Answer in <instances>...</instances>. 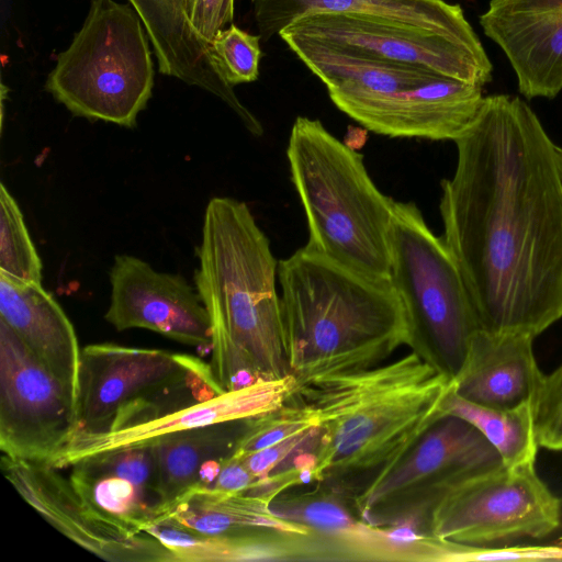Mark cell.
Wrapping results in <instances>:
<instances>
[{
  "mask_svg": "<svg viewBox=\"0 0 562 562\" xmlns=\"http://www.w3.org/2000/svg\"><path fill=\"white\" fill-rule=\"evenodd\" d=\"M270 509L315 535L325 561H412L416 552L414 540L367 524L349 501L318 485L286 490L270 501Z\"/></svg>",
  "mask_w": 562,
  "mask_h": 562,
  "instance_id": "cell-18",
  "label": "cell"
},
{
  "mask_svg": "<svg viewBox=\"0 0 562 562\" xmlns=\"http://www.w3.org/2000/svg\"><path fill=\"white\" fill-rule=\"evenodd\" d=\"M295 389L296 380L292 374L261 379L102 432L75 434L48 464L60 470L88 457L148 447L175 432L252 418L286 404Z\"/></svg>",
  "mask_w": 562,
  "mask_h": 562,
  "instance_id": "cell-15",
  "label": "cell"
},
{
  "mask_svg": "<svg viewBox=\"0 0 562 562\" xmlns=\"http://www.w3.org/2000/svg\"><path fill=\"white\" fill-rule=\"evenodd\" d=\"M257 481L240 459L231 456L223 461L216 477L206 488L228 493L247 492Z\"/></svg>",
  "mask_w": 562,
  "mask_h": 562,
  "instance_id": "cell-34",
  "label": "cell"
},
{
  "mask_svg": "<svg viewBox=\"0 0 562 562\" xmlns=\"http://www.w3.org/2000/svg\"><path fill=\"white\" fill-rule=\"evenodd\" d=\"M441 182L442 239L480 327L537 337L562 318L558 146L520 98L484 97Z\"/></svg>",
  "mask_w": 562,
  "mask_h": 562,
  "instance_id": "cell-1",
  "label": "cell"
},
{
  "mask_svg": "<svg viewBox=\"0 0 562 562\" xmlns=\"http://www.w3.org/2000/svg\"><path fill=\"white\" fill-rule=\"evenodd\" d=\"M104 318L116 330L143 328L181 344L211 350V322L201 297L180 274L156 271L146 261L116 255Z\"/></svg>",
  "mask_w": 562,
  "mask_h": 562,
  "instance_id": "cell-16",
  "label": "cell"
},
{
  "mask_svg": "<svg viewBox=\"0 0 562 562\" xmlns=\"http://www.w3.org/2000/svg\"><path fill=\"white\" fill-rule=\"evenodd\" d=\"M259 35L232 24L211 42V50L222 77L232 86L249 83L259 77L261 58Z\"/></svg>",
  "mask_w": 562,
  "mask_h": 562,
  "instance_id": "cell-31",
  "label": "cell"
},
{
  "mask_svg": "<svg viewBox=\"0 0 562 562\" xmlns=\"http://www.w3.org/2000/svg\"><path fill=\"white\" fill-rule=\"evenodd\" d=\"M77 428V402L0 319V450L48 463Z\"/></svg>",
  "mask_w": 562,
  "mask_h": 562,
  "instance_id": "cell-11",
  "label": "cell"
},
{
  "mask_svg": "<svg viewBox=\"0 0 562 562\" xmlns=\"http://www.w3.org/2000/svg\"><path fill=\"white\" fill-rule=\"evenodd\" d=\"M533 339L521 333L476 330L452 379L454 393L499 408L533 402L544 375L533 353Z\"/></svg>",
  "mask_w": 562,
  "mask_h": 562,
  "instance_id": "cell-21",
  "label": "cell"
},
{
  "mask_svg": "<svg viewBox=\"0 0 562 562\" xmlns=\"http://www.w3.org/2000/svg\"><path fill=\"white\" fill-rule=\"evenodd\" d=\"M481 86L439 78L420 87L375 92L327 90L333 103L367 130L390 137L456 140L474 122Z\"/></svg>",
  "mask_w": 562,
  "mask_h": 562,
  "instance_id": "cell-14",
  "label": "cell"
},
{
  "mask_svg": "<svg viewBox=\"0 0 562 562\" xmlns=\"http://www.w3.org/2000/svg\"><path fill=\"white\" fill-rule=\"evenodd\" d=\"M318 416L307 405L289 401L283 406L248 418L233 457L240 458L318 427Z\"/></svg>",
  "mask_w": 562,
  "mask_h": 562,
  "instance_id": "cell-30",
  "label": "cell"
},
{
  "mask_svg": "<svg viewBox=\"0 0 562 562\" xmlns=\"http://www.w3.org/2000/svg\"><path fill=\"white\" fill-rule=\"evenodd\" d=\"M285 355L296 385L370 369L411 347L391 281L357 272L306 245L278 262Z\"/></svg>",
  "mask_w": 562,
  "mask_h": 562,
  "instance_id": "cell-4",
  "label": "cell"
},
{
  "mask_svg": "<svg viewBox=\"0 0 562 562\" xmlns=\"http://www.w3.org/2000/svg\"><path fill=\"white\" fill-rule=\"evenodd\" d=\"M196 257L194 283L210 317L211 368L221 386L289 375L278 262L246 203L209 201Z\"/></svg>",
  "mask_w": 562,
  "mask_h": 562,
  "instance_id": "cell-3",
  "label": "cell"
},
{
  "mask_svg": "<svg viewBox=\"0 0 562 562\" xmlns=\"http://www.w3.org/2000/svg\"><path fill=\"white\" fill-rule=\"evenodd\" d=\"M0 319L77 402L81 351L64 310L42 284L0 274Z\"/></svg>",
  "mask_w": 562,
  "mask_h": 562,
  "instance_id": "cell-22",
  "label": "cell"
},
{
  "mask_svg": "<svg viewBox=\"0 0 562 562\" xmlns=\"http://www.w3.org/2000/svg\"><path fill=\"white\" fill-rule=\"evenodd\" d=\"M42 261L23 214L3 183L0 186V274L23 283L42 284Z\"/></svg>",
  "mask_w": 562,
  "mask_h": 562,
  "instance_id": "cell-29",
  "label": "cell"
},
{
  "mask_svg": "<svg viewBox=\"0 0 562 562\" xmlns=\"http://www.w3.org/2000/svg\"><path fill=\"white\" fill-rule=\"evenodd\" d=\"M311 249L364 276L390 281L395 201L371 179L363 156L319 120L297 116L286 147Z\"/></svg>",
  "mask_w": 562,
  "mask_h": 562,
  "instance_id": "cell-5",
  "label": "cell"
},
{
  "mask_svg": "<svg viewBox=\"0 0 562 562\" xmlns=\"http://www.w3.org/2000/svg\"><path fill=\"white\" fill-rule=\"evenodd\" d=\"M558 164H559V170L562 179V148L558 147Z\"/></svg>",
  "mask_w": 562,
  "mask_h": 562,
  "instance_id": "cell-35",
  "label": "cell"
},
{
  "mask_svg": "<svg viewBox=\"0 0 562 562\" xmlns=\"http://www.w3.org/2000/svg\"><path fill=\"white\" fill-rule=\"evenodd\" d=\"M480 24L507 56L521 94L562 90V0H490Z\"/></svg>",
  "mask_w": 562,
  "mask_h": 562,
  "instance_id": "cell-17",
  "label": "cell"
},
{
  "mask_svg": "<svg viewBox=\"0 0 562 562\" xmlns=\"http://www.w3.org/2000/svg\"><path fill=\"white\" fill-rule=\"evenodd\" d=\"M69 479L93 507L137 532L162 514L154 448L92 456L69 467Z\"/></svg>",
  "mask_w": 562,
  "mask_h": 562,
  "instance_id": "cell-20",
  "label": "cell"
},
{
  "mask_svg": "<svg viewBox=\"0 0 562 562\" xmlns=\"http://www.w3.org/2000/svg\"><path fill=\"white\" fill-rule=\"evenodd\" d=\"M1 470L49 525L94 555L111 562H176L156 538L132 530L89 504L59 469L2 456Z\"/></svg>",
  "mask_w": 562,
  "mask_h": 562,
  "instance_id": "cell-13",
  "label": "cell"
},
{
  "mask_svg": "<svg viewBox=\"0 0 562 562\" xmlns=\"http://www.w3.org/2000/svg\"><path fill=\"white\" fill-rule=\"evenodd\" d=\"M442 411L443 415L458 416L473 425L494 447L504 465L536 463L539 443L532 401L508 408L484 406L462 398L452 385Z\"/></svg>",
  "mask_w": 562,
  "mask_h": 562,
  "instance_id": "cell-28",
  "label": "cell"
},
{
  "mask_svg": "<svg viewBox=\"0 0 562 562\" xmlns=\"http://www.w3.org/2000/svg\"><path fill=\"white\" fill-rule=\"evenodd\" d=\"M154 87L148 35L131 4L92 0L45 89L74 115L132 128Z\"/></svg>",
  "mask_w": 562,
  "mask_h": 562,
  "instance_id": "cell-6",
  "label": "cell"
},
{
  "mask_svg": "<svg viewBox=\"0 0 562 562\" xmlns=\"http://www.w3.org/2000/svg\"><path fill=\"white\" fill-rule=\"evenodd\" d=\"M561 517L562 502L535 462L502 463L451 487L430 515L429 536L477 546L542 539L559 528Z\"/></svg>",
  "mask_w": 562,
  "mask_h": 562,
  "instance_id": "cell-9",
  "label": "cell"
},
{
  "mask_svg": "<svg viewBox=\"0 0 562 562\" xmlns=\"http://www.w3.org/2000/svg\"><path fill=\"white\" fill-rule=\"evenodd\" d=\"M532 403L539 447L562 451V363L543 375Z\"/></svg>",
  "mask_w": 562,
  "mask_h": 562,
  "instance_id": "cell-32",
  "label": "cell"
},
{
  "mask_svg": "<svg viewBox=\"0 0 562 562\" xmlns=\"http://www.w3.org/2000/svg\"><path fill=\"white\" fill-rule=\"evenodd\" d=\"M279 36L318 42L481 87L492 79L493 66L479 37L462 38L334 12L306 14L284 27Z\"/></svg>",
  "mask_w": 562,
  "mask_h": 562,
  "instance_id": "cell-10",
  "label": "cell"
},
{
  "mask_svg": "<svg viewBox=\"0 0 562 562\" xmlns=\"http://www.w3.org/2000/svg\"><path fill=\"white\" fill-rule=\"evenodd\" d=\"M164 542L177 562L318 561L319 550L310 535L260 531L239 537L209 536L180 524L169 525Z\"/></svg>",
  "mask_w": 562,
  "mask_h": 562,
  "instance_id": "cell-26",
  "label": "cell"
},
{
  "mask_svg": "<svg viewBox=\"0 0 562 562\" xmlns=\"http://www.w3.org/2000/svg\"><path fill=\"white\" fill-rule=\"evenodd\" d=\"M247 420L192 428L162 437L150 445L157 461L162 514L196 487L199 475L206 465L233 456Z\"/></svg>",
  "mask_w": 562,
  "mask_h": 562,
  "instance_id": "cell-25",
  "label": "cell"
},
{
  "mask_svg": "<svg viewBox=\"0 0 562 562\" xmlns=\"http://www.w3.org/2000/svg\"><path fill=\"white\" fill-rule=\"evenodd\" d=\"M146 30L159 72L198 87L222 100L254 136H261L260 121L240 102L222 77L206 43L193 29L187 0H128Z\"/></svg>",
  "mask_w": 562,
  "mask_h": 562,
  "instance_id": "cell-19",
  "label": "cell"
},
{
  "mask_svg": "<svg viewBox=\"0 0 562 562\" xmlns=\"http://www.w3.org/2000/svg\"><path fill=\"white\" fill-rule=\"evenodd\" d=\"M502 464L494 447L469 422L443 415L403 459L353 502L367 524L429 536L430 515L459 482Z\"/></svg>",
  "mask_w": 562,
  "mask_h": 562,
  "instance_id": "cell-8",
  "label": "cell"
},
{
  "mask_svg": "<svg viewBox=\"0 0 562 562\" xmlns=\"http://www.w3.org/2000/svg\"><path fill=\"white\" fill-rule=\"evenodd\" d=\"M391 284L406 314L411 350L453 379L480 324L458 265L413 202L395 201Z\"/></svg>",
  "mask_w": 562,
  "mask_h": 562,
  "instance_id": "cell-7",
  "label": "cell"
},
{
  "mask_svg": "<svg viewBox=\"0 0 562 562\" xmlns=\"http://www.w3.org/2000/svg\"><path fill=\"white\" fill-rule=\"evenodd\" d=\"M161 516L209 536L239 537L268 530L311 533L307 528L276 516L269 499L245 492L193 488Z\"/></svg>",
  "mask_w": 562,
  "mask_h": 562,
  "instance_id": "cell-24",
  "label": "cell"
},
{
  "mask_svg": "<svg viewBox=\"0 0 562 562\" xmlns=\"http://www.w3.org/2000/svg\"><path fill=\"white\" fill-rule=\"evenodd\" d=\"M187 13L195 32L209 44L234 19V0H187Z\"/></svg>",
  "mask_w": 562,
  "mask_h": 562,
  "instance_id": "cell-33",
  "label": "cell"
},
{
  "mask_svg": "<svg viewBox=\"0 0 562 562\" xmlns=\"http://www.w3.org/2000/svg\"><path fill=\"white\" fill-rule=\"evenodd\" d=\"M281 40L327 90L393 92L446 78L423 69L350 54L318 42L290 36Z\"/></svg>",
  "mask_w": 562,
  "mask_h": 562,
  "instance_id": "cell-27",
  "label": "cell"
},
{
  "mask_svg": "<svg viewBox=\"0 0 562 562\" xmlns=\"http://www.w3.org/2000/svg\"><path fill=\"white\" fill-rule=\"evenodd\" d=\"M209 367L186 353L110 342L88 345L81 351L75 434L102 432Z\"/></svg>",
  "mask_w": 562,
  "mask_h": 562,
  "instance_id": "cell-12",
  "label": "cell"
},
{
  "mask_svg": "<svg viewBox=\"0 0 562 562\" xmlns=\"http://www.w3.org/2000/svg\"><path fill=\"white\" fill-rule=\"evenodd\" d=\"M558 544L562 546V537L558 540Z\"/></svg>",
  "mask_w": 562,
  "mask_h": 562,
  "instance_id": "cell-36",
  "label": "cell"
},
{
  "mask_svg": "<svg viewBox=\"0 0 562 562\" xmlns=\"http://www.w3.org/2000/svg\"><path fill=\"white\" fill-rule=\"evenodd\" d=\"M452 379L416 351L376 367L318 376L290 401L318 416L313 484L353 502L443 416Z\"/></svg>",
  "mask_w": 562,
  "mask_h": 562,
  "instance_id": "cell-2",
  "label": "cell"
},
{
  "mask_svg": "<svg viewBox=\"0 0 562 562\" xmlns=\"http://www.w3.org/2000/svg\"><path fill=\"white\" fill-rule=\"evenodd\" d=\"M262 41L297 19L316 12L350 13L404 27L475 38L459 4L446 0H251Z\"/></svg>",
  "mask_w": 562,
  "mask_h": 562,
  "instance_id": "cell-23",
  "label": "cell"
}]
</instances>
